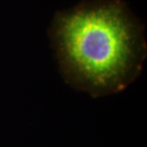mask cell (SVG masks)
I'll list each match as a JSON object with an SVG mask.
<instances>
[{
  "label": "cell",
  "instance_id": "obj_1",
  "mask_svg": "<svg viewBox=\"0 0 147 147\" xmlns=\"http://www.w3.org/2000/svg\"><path fill=\"white\" fill-rule=\"evenodd\" d=\"M58 42L70 71L95 94L119 90L136 62L133 31L113 7L78 11L64 17Z\"/></svg>",
  "mask_w": 147,
  "mask_h": 147
}]
</instances>
